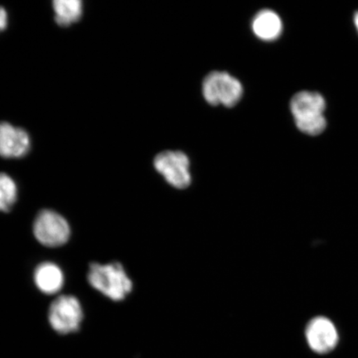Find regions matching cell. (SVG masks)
Returning a JSON list of instances; mask_svg holds the SVG:
<instances>
[{"instance_id": "6da1fadb", "label": "cell", "mask_w": 358, "mask_h": 358, "mask_svg": "<svg viewBox=\"0 0 358 358\" xmlns=\"http://www.w3.org/2000/svg\"><path fill=\"white\" fill-rule=\"evenodd\" d=\"M87 280L92 288L115 302L124 301L133 290V281L119 262L92 263Z\"/></svg>"}, {"instance_id": "7a4b0ae2", "label": "cell", "mask_w": 358, "mask_h": 358, "mask_svg": "<svg viewBox=\"0 0 358 358\" xmlns=\"http://www.w3.org/2000/svg\"><path fill=\"white\" fill-rule=\"evenodd\" d=\"M325 109L324 98L317 92H299L290 101L295 124L299 131L310 136H317L324 131Z\"/></svg>"}, {"instance_id": "3957f363", "label": "cell", "mask_w": 358, "mask_h": 358, "mask_svg": "<svg viewBox=\"0 0 358 358\" xmlns=\"http://www.w3.org/2000/svg\"><path fill=\"white\" fill-rule=\"evenodd\" d=\"M243 94V85L225 71H213L203 83V95L211 106L234 107Z\"/></svg>"}, {"instance_id": "277c9868", "label": "cell", "mask_w": 358, "mask_h": 358, "mask_svg": "<svg viewBox=\"0 0 358 358\" xmlns=\"http://www.w3.org/2000/svg\"><path fill=\"white\" fill-rule=\"evenodd\" d=\"M83 320V310L73 295H61L51 303L48 322L52 329L61 335L78 332Z\"/></svg>"}, {"instance_id": "5b68a950", "label": "cell", "mask_w": 358, "mask_h": 358, "mask_svg": "<svg viewBox=\"0 0 358 358\" xmlns=\"http://www.w3.org/2000/svg\"><path fill=\"white\" fill-rule=\"evenodd\" d=\"M34 234L40 244L47 248H58L70 239L69 222L61 214L50 209L39 212L34 222Z\"/></svg>"}, {"instance_id": "8992f818", "label": "cell", "mask_w": 358, "mask_h": 358, "mask_svg": "<svg viewBox=\"0 0 358 358\" xmlns=\"http://www.w3.org/2000/svg\"><path fill=\"white\" fill-rule=\"evenodd\" d=\"M156 171L164 177L168 185L178 190L191 185L192 176L189 157L180 151H164L154 160Z\"/></svg>"}, {"instance_id": "52a82bcc", "label": "cell", "mask_w": 358, "mask_h": 358, "mask_svg": "<svg viewBox=\"0 0 358 358\" xmlns=\"http://www.w3.org/2000/svg\"><path fill=\"white\" fill-rule=\"evenodd\" d=\"M304 335L308 348L320 355H326L338 347L340 336L332 320L324 315L312 317L308 322Z\"/></svg>"}, {"instance_id": "ba28073f", "label": "cell", "mask_w": 358, "mask_h": 358, "mask_svg": "<svg viewBox=\"0 0 358 358\" xmlns=\"http://www.w3.org/2000/svg\"><path fill=\"white\" fill-rule=\"evenodd\" d=\"M30 146V137L24 129L7 122L0 123V156L21 158L29 153Z\"/></svg>"}, {"instance_id": "9c48e42d", "label": "cell", "mask_w": 358, "mask_h": 358, "mask_svg": "<svg viewBox=\"0 0 358 358\" xmlns=\"http://www.w3.org/2000/svg\"><path fill=\"white\" fill-rule=\"evenodd\" d=\"M34 280L37 288L45 294H55L64 287V274L62 268L52 262H43L36 267Z\"/></svg>"}, {"instance_id": "30bf717a", "label": "cell", "mask_w": 358, "mask_h": 358, "mask_svg": "<svg viewBox=\"0 0 358 358\" xmlns=\"http://www.w3.org/2000/svg\"><path fill=\"white\" fill-rule=\"evenodd\" d=\"M283 29L280 17L270 10L257 13L252 21V30L259 38L265 41H274L278 38Z\"/></svg>"}, {"instance_id": "8fae6325", "label": "cell", "mask_w": 358, "mask_h": 358, "mask_svg": "<svg viewBox=\"0 0 358 358\" xmlns=\"http://www.w3.org/2000/svg\"><path fill=\"white\" fill-rule=\"evenodd\" d=\"M52 3L56 22L60 26H69L82 16L83 3L80 0H55Z\"/></svg>"}, {"instance_id": "7c38bea8", "label": "cell", "mask_w": 358, "mask_h": 358, "mask_svg": "<svg viewBox=\"0 0 358 358\" xmlns=\"http://www.w3.org/2000/svg\"><path fill=\"white\" fill-rule=\"evenodd\" d=\"M17 199V185L7 173H0V212L8 213Z\"/></svg>"}, {"instance_id": "4fadbf2b", "label": "cell", "mask_w": 358, "mask_h": 358, "mask_svg": "<svg viewBox=\"0 0 358 358\" xmlns=\"http://www.w3.org/2000/svg\"><path fill=\"white\" fill-rule=\"evenodd\" d=\"M8 24L7 12L3 7H0V32L6 29Z\"/></svg>"}, {"instance_id": "5bb4252c", "label": "cell", "mask_w": 358, "mask_h": 358, "mask_svg": "<svg viewBox=\"0 0 358 358\" xmlns=\"http://www.w3.org/2000/svg\"><path fill=\"white\" fill-rule=\"evenodd\" d=\"M355 24L358 32V12H357L355 15Z\"/></svg>"}]
</instances>
